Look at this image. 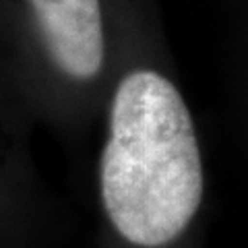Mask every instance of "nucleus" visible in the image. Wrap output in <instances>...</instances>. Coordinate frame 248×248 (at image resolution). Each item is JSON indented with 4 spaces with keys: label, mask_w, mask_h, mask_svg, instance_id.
<instances>
[{
    "label": "nucleus",
    "mask_w": 248,
    "mask_h": 248,
    "mask_svg": "<svg viewBox=\"0 0 248 248\" xmlns=\"http://www.w3.org/2000/svg\"><path fill=\"white\" fill-rule=\"evenodd\" d=\"M99 180L106 213L130 244L164 246L192 221L203 161L188 108L164 75L133 71L120 81Z\"/></svg>",
    "instance_id": "nucleus-1"
},
{
    "label": "nucleus",
    "mask_w": 248,
    "mask_h": 248,
    "mask_svg": "<svg viewBox=\"0 0 248 248\" xmlns=\"http://www.w3.org/2000/svg\"><path fill=\"white\" fill-rule=\"evenodd\" d=\"M46 50L71 79H93L104 64V23L99 0H27Z\"/></svg>",
    "instance_id": "nucleus-2"
}]
</instances>
